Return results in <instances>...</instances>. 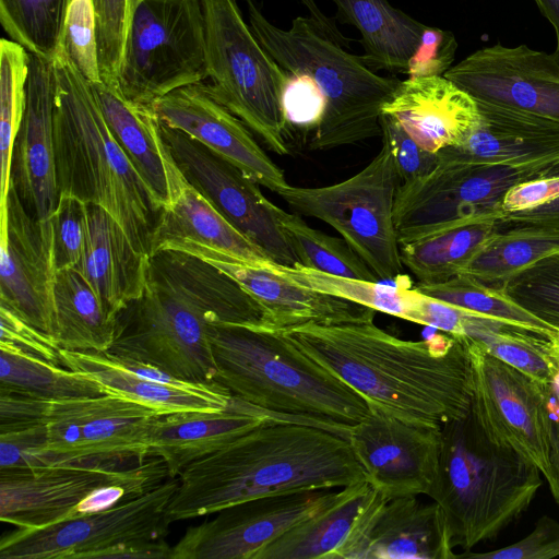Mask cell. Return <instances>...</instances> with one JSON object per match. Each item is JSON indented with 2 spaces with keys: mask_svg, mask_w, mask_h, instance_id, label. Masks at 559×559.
I'll list each match as a JSON object with an SVG mask.
<instances>
[{
  "mask_svg": "<svg viewBox=\"0 0 559 559\" xmlns=\"http://www.w3.org/2000/svg\"><path fill=\"white\" fill-rule=\"evenodd\" d=\"M499 288L525 311L559 330V251L515 272Z\"/></svg>",
  "mask_w": 559,
  "mask_h": 559,
  "instance_id": "cell-44",
  "label": "cell"
},
{
  "mask_svg": "<svg viewBox=\"0 0 559 559\" xmlns=\"http://www.w3.org/2000/svg\"><path fill=\"white\" fill-rule=\"evenodd\" d=\"M280 332L359 393L369 407L435 428L471 412L473 368L463 337L407 341L373 322L308 323Z\"/></svg>",
  "mask_w": 559,
  "mask_h": 559,
  "instance_id": "cell-1",
  "label": "cell"
},
{
  "mask_svg": "<svg viewBox=\"0 0 559 559\" xmlns=\"http://www.w3.org/2000/svg\"><path fill=\"white\" fill-rule=\"evenodd\" d=\"M274 272L307 288L347 299L406 321H412L417 290L408 276L400 275L396 284L364 281L322 273L300 264L287 266L267 261Z\"/></svg>",
  "mask_w": 559,
  "mask_h": 559,
  "instance_id": "cell-38",
  "label": "cell"
},
{
  "mask_svg": "<svg viewBox=\"0 0 559 559\" xmlns=\"http://www.w3.org/2000/svg\"><path fill=\"white\" fill-rule=\"evenodd\" d=\"M53 338L60 348L106 353L116 337L117 320L98 295L75 269L56 273Z\"/></svg>",
  "mask_w": 559,
  "mask_h": 559,
  "instance_id": "cell-34",
  "label": "cell"
},
{
  "mask_svg": "<svg viewBox=\"0 0 559 559\" xmlns=\"http://www.w3.org/2000/svg\"><path fill=\"white\" fill-rule=\"evenodd\" d=\"M462 337L546 385L559 376L558 338L473 312L465 320Z\"/></svg>",
  "mask_w": 559,
  "mask_h": 559,
  "instance_id": "cell-36",
  "label": "cell"
},
{
  "mask_svg": "<svg viewBox=\"0 0 559 559\" xmlns=\"http://www.w3.org/2000/svg\"><path fill=\"white\" fill-rule=\"evenodd\" d=\"M382 143L392 155L401 182L430 174L439 165L438 153L423 148L391 116H380Z\"/></svg>",
  "mask_w": 559,
  "mask_h": 559,
  "instance_id": "cell-50",
  "label": "cell"
},
{
  "mask_svg": "<svg viewBox=\"0 0 559 559\" xmlns=\"http://www.w3.org/2000/svg\"><path fill=\"white\" fill-rule=\"evenodd\" d=\"M52 61L31 53L23 116L15 134L10 183L38 221H48L59 200L55 141Z\"/></svg>",
  "mask_w": 559,
  "mask_h": 559,
  "instance_id": "cell-22",
  "label": "cell"
},
{
  "mask_svg": "<svg viewBox=\"0 0 559 559\" xmlns=\"http://www.w3.org/2000/svg\"><path fill=\"white\" fill-rule=\"evenodd\" d=\"M352 425L277 415L181 471L169 523L272 495L343 488L366 479Z\"/></svg>",
  "mask_w": 559,
  "mask_h": 559,
  "instance_id": "cell-2",
  "label": "cell"
},
{
  "mask_svg": "<svg viewBox=\"0 0 559 559\" xmlns=\"http://www.w3.org/2000/svg\"><path fill=\"white\" fill-rule=\"evenodd\" d=\"M476 100L479 109L476 127L459 145L440 150L439 160L546 169L559 165V122Z\"/></svg>",
  "mask_w": 559,
  "mask_h": 559,
  "instance_id": "cell-24",
  "label": "cell"
},
{
  "mask_svg": "<svg viewBox=\"0 0 559 559\" xmlns=\"http://www.w3.org/2000/svg\"><path fill=\"white\" fill-rule=\"evenodd\" d=\"M559 557V522L540 516L524 538L506 547L486 552L466 551L457 558L475 559H551Z\"/></svg>",
  "mask_w": 559,
  "mask_h": 559,
  "instance_id": "cell-51",
  "label": "cell"
},
{
  "mask_svg": "<svg viewBox=\"0 0 559 559\" xmlns=\"http://www.w3.org/2000/svg\"><path fill=\"white\" fill-rule=\"evenodd\" d=\"M0 392L44 401L94 397L108 393L96 378L57 366L13 345L0 343Z\"/></svg>",
  "mask_w": 559,
  "mask_h": 559,
  "instance_id": "cell-37",
  "label": "cell"
},
{
  "mask_svg": "<svg viewBox=\"0 0 559 559\" xmlns=\"http://www.w3.org/2000/svg\"><path fill=\"white\" fill-rule=\"evenodd\" d=\"M48 401L27 395L0 392V431L13 427L45 423Z\"/></svg>",
  "mask_w": 559,
  "mask_h": 559,
  "instance_id": "cell-55",
  "label": "cell"
},
{
  "mask_svg": "<svg viewBox=\"0 0 559 559\" xmlns=\"http://www.w3.org/2000/svg\"><path fill=\"white\" fill-rule=\"evenodd\" d=\"M499 215L457 223L400 246L405 265L418 284H438L459 275L497 233Z\"/></svg>",
  "mask_w": 559,
  "mask_h": 559,
  "instance_id": "cell-35",
  "label": "cell"
},
{
  "mask_svg": "<svg viewBox=\"0 0 559 559\" xmlns=\"http://www.w3.org/2000/svg\"><path fill=\"white\" fill-rule=\"evenodd\" d=\"M246 2L249 25L266 51L285 71L312 78L325 96V114L310 140L311 150H332L381 135V109L399 79L378 75L362 56L347 52L311 17L297 16L283 29L253 0Z\"/></svg>",
  "mask_w": 559,
  "mask_h": 559,
  "instance_id": "cell-7",
  "label": "cell"
},
{
  "mask_svg": "<svg viewBox=\"0 0 559 559\" xmlns=\"http://www.w3.org/2000/svg\"><path fill=\"white\" fill-rule=\"evenodd\" d=\"M159 415L153 407L116 393L48 401L47 451L58 463L145 460L151 428Z\"/></svg>",
  "mask_w": 559,
  "mask_h": 559,
  "instance_id": "cell-16",
  "label": "cell"
},
{
  "mask_svg": "<svg viewBox=\"0 0 559 559\" xmlns=\"http://www.w3.org/2000/svg\"><path fill=\"white\" fill-rule=\"evenodd\" d=\"M548 386H549L550 402L559 403V376Z\"/></svg>",
  "mask_w": 559,
  "mask_h": 559,
  "instance_id": "cell-61",
  "label": "cell"
},
{
  "mask_svg": "<svg viewBox=\"0 0 559 559\" xmlns=\"http://www.w3.org/2000/svg\"><path fill=\"white\" fill-rule=\"evenodd\" d=\"M551 424L549 435L550 478L549 489L559 504V405L550 407Z\"/></svg>",
  "mask_w": 559,
  "mask_h": 559,
  "instance_id": "cell-58",
  "label": "cell"
},
{
  "mask_svg": "<svg viewBox=\"0 0 559 559\" xmlns=\"http://www.w3.org/2000/svg\"><path fill=\"white\" fill-rule=\"evenodd\" d=\"M62 47L88 82L102 81L93 0H70Z\"/></svg>",
  "mask_w": 559,
  "mask_h": 559,
  "instance_id": "cell-47",
  "label": "cell"
},
{
  "mask_svg": "<svg viewBox=\"0 0 559 559\" xmlns=\"http://www.w3.org/2000/svg\"><path fill=\"white\" fill-rule=\"evenodd\" d=\"M0 205V305L53 337L57 269L50 219L31 215L10 182Z\"/></svg>",
  "mask_w": 559,
  "mask_h": 559,
  "instance_id": "cell-18",
  "label": "cell"
},
{
  "mask_svg": "<svg viewBox=\"0 0 559 559\" xmlns=\"http://www.w3.org/2000/svg\"><path fill=\"white\" fill-rule=\"evenodd\" d=\"M456 48L457 43L451 32L427 26L406 74L408 76L443 75L451 68Z\"/></svg>",
  "mask_w": 559,
  "mask_h": 559,
  "instance_id": "cell-53",
  "label": "cell"
},
{
  "mask_svg": "<svg viewBox=\"0 0 559 559\" xmlns=\"http://www.w3.org/2000/svg\"><path fill=\"white\" fill-rule=\"evenodd\" d=\"M158 121L188 134L273 192L288 186L283 170L248 127L206 90L203 82L177 88L152 104Z\"/></svg>",
  "mask_w": 559,
  "mask_h": 559,
  "instance_id": "cell-21",
  "label": "cell"
},
{
  "mask_svg": "<svg viewBox=\"0 0 559 559\" xmlns=\"http://www.w3.org/2000/svg\"><path fill=\"white\" fill-rule=\"evenodd\" d=\"M49 219L57 271L78 269L88 233L87 203L70 194L60 193L58 204Z\"/></svg>",
  "mask_w": 559,
  "mask_h": 559,
  "instance_id": "cell-45",
  "label": "cell"
},
{
  "mask_svg": "<svg viewBox=\"0 0 559 559\" xmlns=\"http://www.w3.org/2000/svg\"><path fill=\"white\" fill-rule=\"evenodd\" d=\"M414 288L469 312L526 328L550 338L556 340L558 336V330L525 311L500 288L480 283L468 275L459 274L438 284H417Z\"/></svg>",
  "mask_w": 559,
  "mask_h": 559,
  "instance_id": "cell-40",
  "label": "cell"
},
{
  "mask_svg": "<svg viewBox=\"0 0 559 559\" xmlns=\"http://www.w3.org/2000/svg\"><path fill=\"white\" fill-rule=\"evenodd\" d=\"M167 478V466L158 456L4 468L0 469V519L17 528H43L73 519L75 507L96 488L126 484L151 490Z\"/></svg>",
  "mask_w": 559,
  "mask_h": 559,
  "instance_id": "cell-11",
  "label": "cell"
},
{
  "mask_svg": "<svg viewBox=\"0 0 559 559\" xmlns=\"http://www.w3.org/2000/svg\"><path fill=\"white\" fill-rule=\"evenodd\" d=\"M178 487L167 478L145 493L100 512L43 528H17L0 540L1 559H96L115 545L163 540L166 509Z\"/></svg>",
  "mask_w": 559,
  "mask_h": 559,
  "instance_id": "cell-13",
  "label": "cell"
},
{
  "mask_svg": "<svg viewBox=\"0 0 559 559\" xmlns=\"http://www.w3.org/2000/svg\"><path fill=\"white\" fill-rule=\"evenodd\" d=\"M0 343L13 345L57 366H62L55 338L0 305Z\"/></svg>",
  "mask_w": 559,
  "mask_h": 559,
  "instance_id": "cell-52",
  "label": "cell"
},
{
  "mask_svg": "<svg viewBox=\"0 0 559 559\" xmlns=\"http://www.w3.org/2000/svg\"><path fill=\"white\" fill-rule=\"evenodd\" d=\"M539 8L542 14L550 22L556 33L555 55L559 59V0H533Z\"/></svg>",
  "mask_w": 559,
  "mask_h": 559,
  "instance_id": "cell-60",
  "label": "cell"
},
{
  "mask_svg": "<svg viewBox=\"0 0 559 559\" xmlns=\"http://www.w3.org/2000/svg\"><path fill=\"white\" fill-rule=\"evenodd\" d=\"M381 114L431 153L462 143L479 120L477 100L443 75L401 81Z\"/></svg>",
  "mask_w": 559,
  "mask_h": 559,
  "instance_id": "cell-27",
  "label": "cell"
},
{
  "mask_svg": "<svg viewBox=\"0 0 559 559\" xmlns=\"http://www.w3.org/2000/svg\"><path fill=\"white\" fill-rule=\"evenodd\" d=\"M476 99L559 122V59L522 44L484 47L444 74Z\"/></svg>",
  "mask_w": 559,
  "mask_h": 559,
  "instance_id": "cell-20",
  "label": "cell"
},
{
  "mask_svg": "<svg viewBox=\"0 0 559 559\" xmlns=\"http://www.w3.org/2000/svg\"><path fill=\"white\" fill-rule=\"evenodd\" d=\"M210 344L213 382L263 411L352 426L370 411L359 393L280 331L216 323Z\"/></svg>",
  "mask_w": 559,
  "mask_h": 559,
  "instance_id": "cell-5",
  "label": "cell"
},
{
  "mask_svg": "<svg viewBox=\"0 0 559 559\" xmlns=\"http://www.w3.org/2000/svg\"><path fill=\"white\" fill-rule=\"evenodd\" d=\"M542 475L519 452L492 443L469 412L442 427L438 473L427 496L441 507L453 547L466 552L527 510Z\"/></svg>",
  "mask_w": 559,
  "mask_h": 559,
  "instance_id": "cell-6",
  "label": "cell"
},
{
  "mask_svg": "<svg viewBox=\"0 0 559 559\" xmlns=\"http://www.w3.org/2000/svg\"><path fill=\"white\" fill-rule=\"evenodd\" d=\"M158 130L187 180L228 223L270 261L287 266L299 264L280 223L278 206L262 193L259 183L182 131L159 121Z\"/></svg>",
  "mask_w": 559,
  "mask_h": 559,
  "instance_id": "cell-15",
  "label": "cell"
},
{
  "mask_svg": "<svg viewBox=\"0 0 559 559\" xmlns=\"http://www.w3.org/2000/svg\"><path fill=\"white\" fill-rule=\"evenodd\" d=\"M63 367L85 372L99 380L108 393H116L153 407L160 414L188 411H221L233 395L217 383L187 382L176 385L140 377L105 353L60 348Z\"/></svg>",
  "mask_w": 559,
  "mask_h": 559,
  "instance_id": "cell-31",
  "label": "cell"
},
{
  "mask_svg": "<svg viewBox=\"0 0 559 559\" xmlns=\"http://www.w3.org/2000/svg\"><path fill=\"white\" fill-rule=\"evenodd\" d=\"M448 523L437 502L417 496L388 500L379 492L348 559L457 558Z\"/></svg>",
  "mask_w": 559,
  "mask_h": 559,
  "instance_id": "cell-26",
  "label": "cell"
},
{
  "mask_svg": "<svg viewBox=\"0 0 559 559\" xmlns=\"http://www.w3.org/2000/svg\"><path fill=\"white\" fill-rule=\"evenodd\" d=\"M337 19L354 25L361 35L362 58L374 70L407 73L427 25L411 17L388 0H332Z\"/></svg>",
  "mask_w": 559,
  "mask_h": 559,
  "instance_id": "cell-33",
  "label": "cell"
},
{
  "mask_svg": "<svg viewBox=\"0 0 559 559\" xmlns=\"http://www.w3.org/2000/svg\"><path fill=\"white\" fill-rule=\"evenodd\" d=\"M277 216L300 265L336 276L380 281L343 238L314 229L281 207Z\"/></svg>",
  "mask_w": 559,
  "mask_h": 559,
  "instance_id": "cell-41",
  "label": "cell"
},
{
  "mask_svg": "<svg viewBox=\"0 0 559 559\" xmlns=\"http://www.w3.org/2000/svg\"><path fill=\"white\" fill-rule=\"evenodd\" d=\"M162 150L168 201L162 207L153 231L150 255L176 250L192 255L215 252L248 263L270 261L187 180L163 140Z\"/></svg>",
  "mask_w": 559,
  "mask_h": 559,
  "instance_id": "cell-23",
  "label": "cell"
},
{
  "mask_svg": "<svg viewBox=\"0 0 559 559\" xmlns=\"http://www.w3.org/2000/svg\"><path fill=\"white\" fill-rule=\"evenodd\" d=\"M378 492L364 479L263 547L254 559H348Z\"/></svg>",
  "mask_w": 559,
  "mask_h": 559,
  "instance_id": "cell-29",
  "label": "cell"
},
{
  "mask_svg": "<svg viewBox=\"0 0 559 559\" xmlns=\"http://www.w3.org/2000/svg\"><path fill=\"white\" fill-rule=\"evenodd\" d=\"M556 251H559L558 231H497L460 274L499 288L515 272Z\"/></svg>",
  "mask_w": 559,
  "mask_h": 559,
  "instance_id": "cell-39",
  "label": "cell"
},
{
  "mask_svg": "<svg viewBox=\"0 0 559 559\" xmlns=\"http://www.w3.org/2000/svg\"><path fill=\"white\" fill-rule=\"evenodd\" d=\"M103 116L123 152L163 207L168 182L158 120L151 106L129 100L118 85L90 82Z\"/></svg>",
  "mask_w": 559,
  "mask_h": 559,
  "instance_id": "cell-32",
  "label": "cell"
},
{
  "mask_svg": "<svg viewBox=\"0 0 559 559\" xmlns=\"http://www.w3.org/2000/svg\"><path fill=\"white\" fill-rule=\"evenodd\" d=\"M535 229L559 233V198L533 209L500 213L497 231Z\"/></svg>",
  "mask_w": 559,
  "mask_h": 559,
  "instance_id": "cell-56",
  "label": "cell"
},
{
  "mask_svg": "<svg viewBox=\"0 0 559 559\" xmlns=\"http://www.w3.org/2000/svg\"><path fill=\"white\" fill-rule=\"evenodd\" d=\"M207 78L201 0H132L118 74L124 97L152 106Z\"/></svg>",
  "mask_w": 559,
  "mask_h": 559,
  "instance_id": "cell-9",
  "label": "cell"
},
{
  "mask_svg": "<svg viewBox=\"0 0 559 559\" xmlns=\"http://www.w3.org/2000/svg\"><path fill=\"white\" fill-rule=\"evenodd\" d=\"M132 0H93L100 80L118 85Z\"/></svg>",
  "mask_w": 559,
  "mask_h": 559,
  "instance_id": "cell-46",
  "label": "cell"
},
{
  "mask_svg": "<svg viewBox=\"0 0 559 559\" xmlns=\"http://www.w3.org/2000/svg\"><path fill=\"white\" fill-rule=\"evenodd\" d=\"M70 0H0V22L29 53L52 61L62 46Z\"/></svg>",
  "mask_w": 559,
  "mask_h": 559,
  "instance_id": "cell-42",
  "label": "cell"
},
{
  "mask_svg": "<svg viewBox=\"0 0 559 559\" xmlns=\"http://www.w3.org/2000/svg\"><path fill=\"white\" fill-rule=\"evenodd\" d=\"M401 185L385 144L356 175L317 188L287 186L276 193L296 212L334 228L380 281L403 273L393 209Z\"/></svg>",
  "mask_w": 559,
  "mask_h": 559,
  "instance_id": "cell-10",
  "label": "cell"
},
{
  "mask_svg": "<svg viewBox=\"0 0 559 559\" xmlns=\"http://www.w3.org/2000/svg\"><path fill=\"white\" fill-rule=\"evenodd\" d=\"M45 423L19 426L0 431V469H28L58 463L47 451Z\"/></svg>",
  "mask_w": 559,
  "mask_h": 559,
  "instance_id": "cell-48",
  "label": "cell"
},
{
  "mask_svg": "<svg viewBox=\"0 0 559 559\" xmlns=\"http://www.w3.org/2000/svg\"><path fill=\"white\" fill-rule=\"evenodd\" d=\"M105 353L155 366L175 378L213 383V324L265 328V309L234 278L192 254L163 250L148 258L142 294L117 314Z\"/></svg>",
  "mask_w": 559,
  "mask_h": 559,
  "instance_id": "cell-3",
  "label": "cell"
},
{
  "mask_svg": "<svg viewBox=\"0 0 559 559\" xmlns=\"http://www.w3.org/2000/svg\"><path fill=\"white\" fill-rule=\"evenodd\" d=\"M469 311L424 295L417 290L413 323L435 328L453 336L462 337Z\"/></svg>",
  "mask_w": 559,
  "mask_h": 559,
  "instance_id": "cell-54",
  "label": "cell"
},
{
  "mask_svg": "<svg viewBox=\"0 0 559 559\" xmlns=\"http://www.w3.org/2000/svg\"><path fill=\"white\" fill-rule=\"evenodd\" d=\"M271 417L233 395L221 411L163 414L151 428L150 456L160 457L169 477L176 478L191 463L226 447Z\"/></svg>",
  "mask_w": 559,
  "mask_h": 559,
  "instance_id": "cell-28",
  "label": "cell"
},
{
  "mask_svg": "<svg viewBox=\"0 0 559 559\" xmlns=\"http://www.w3.org/2000/svg\"><path fill=\"white\" fill-rule=\"evenodd\" d=\"M301 4L306 7L308 12L310 13V17L316 21L319 27L335 43L341 46L348 47V43L350 39L345 37L341 31L335 25L334 21L325 15L314 0H299Z\"/></svg>",
  "mask_w": 559,
  "mask_h": 559,
  "instance_id": "cell-59",
  "label": "cell"
},
{
  "mask_svg": "<svg viewBox=\"0 0 559 559\" xmlns=\"http://www.w3.org/2000/svg\"><path fill=\"white\" fill-rule=\"evenodd\" d=\"M170 548L165 539L121 543L100 551L96 559H169Z\"/></svg>",
  "mask_w": 559,
  "mask_h": 559,
  "instance_id": "cell-57",
  "label": "cell"
},
{
  "mask_svg": "<svg viewBox=\"0 0 559 559\" xmlns=\"http://www.w3.org/2000/svg\"><path fill=\"white\" fill-rule=\"evenodd\" d=\"M88 233L78 270L107 312L117 314L145 285L148 255L138 251L118 222L103 207L87 204Z\"/></svg>",
  "mask_w": 559,
  "mask_h": 559,
  "instance_id": "cell-30",
  "label": "cell"
},
{
  "mask_svg": "<svg viewBox=\"0 0 559 559\" xmlns=\"http://www.w3.org/2000/svg\"><path fill=\"white\" fill-rule=\"evenodd\" d=\"M234 278L266 311L267 330L284 331L308 323L373 322L376 311L357 302L304 287L271 270L215 252L195 254Z\"/></svg>",
  "mask_w": 559,
  "mask_h": 559,
  "instance_id": "cell-25",
  "label": "cell"
},
{
  "mask_svg": "<svg viewBox=\"0 0 559 559\" xmlns=\"http://www.w3.org/2000/svg\"><path fill=\"white\" fill-rule=\"evenodd\" d=\"M281 104L287 128L301 131L317 130L326 108L323 92L306 73L287 72Z\"/></svg>",
  "mask_w": 559,
  "mask_h": 559,
  "instance_id": "cell-49",
  "label": "cell"
},
{
  "mask_svg": "<svg viewBox=\"0 0 559 559\" xmlns=\"http://www.w3.org/2000/svg\"><path fill=\"white\" fill-rule=\"evenodd\" d=\"M58 191L107 211L150 257L162 207L109 129L93 88L63 47L52 60Z\"/></svg>",
  "mask_w": 559,
  "mask_h": 559,
  "instance_id": "cell-4",
  "label": "cell"
},
{
  "mask_svg": "<svg viewBox=\"0 0 559 559\" xmlns=\"http://www.w3.org/2000/svg\"><path fill=\"white\" fill-rule=\"evenodd\" d=\"M330 489L301 490L243 501L190 526L169 559H254L263 547L325 507Z\"/></svg>",
  "mask_w": 559,
  "mask_h": 559,
  "instance_id": "cell-17",
  "label": "cell"
},
{
  "mask_svg": "<svg viewBox=\"0 0 559 559\" xmlns=\"http://www.w3.org/2000/svg\"><path fill=\"white\" fill-rule=\"evenodd\" d=\"M347 439L366 480L381 496L428 495L438 473L442 428L415 425L370 406Z\"/></svg>",
  "mask_w": 559,
  "mask_h": 559,
  "instance_id": "cell-19",
  "label": "cell"
},
{
  "mask_svg": "<svg viewBox=\"0 0 559 559\" xmlns=\"http://www.w3.org/2000/svg\"><path fill=\"white\" fill-rule=\"evenodd\" d=\"M209 93L280 156L289 153L282 111L285 71L261 45L236 0H201Z\"/></svg>",
  "mask_w": 559,
  "mask_h": 559,
  "instance_id": "cell-8",
  "label": "cell"
},
{
  "mask_svg": "<svg viewBox=\"0 0 559 559\" xmlns=\"http://www.w3.org/2000/svg\"><path fill=\"white\" fill-rule=\"evenodd\" d=\"M549 169L439 160L430 174L401 182L396 191L393 217L400 246L457 223L499 215L511 188Z\"/></svg>",
  "mask_w": 559,
  "mask_h": 559,
  "instance_id": "cell-12",
  "label": "cell"
},
{
  "mask_svg": "<svg viewBox=\"0 0 559 559\" xmlns=\"http://www.w3.org/2000/svg\"><path fill=\"white\" fill-rule=\"evenodd\" d=\"M31 53L20 44L0 41V201L8 192L13 143L26 98Z\"/></svg>",
  "mask_w": 559,
  "mask_h": 559,
  "instance_id": "cell-43",
  "label": "cell"
},
{
  "mask_svg": "<svg viewBox=\"0 0 559 559\" xmlns=\"http://www.w3.org/2000/svg\"><path fill=\"white\" fill-rule=\"evenodd\" d=\"M466 342L473 368L471 414L495 444L510 448L550 478L549 386Z\"/></svg>",
  "mask_w": 559,
  "mask_h": 559,
  "instance_id": "cell-14",
  "label": "cell"
}]
</instances>
